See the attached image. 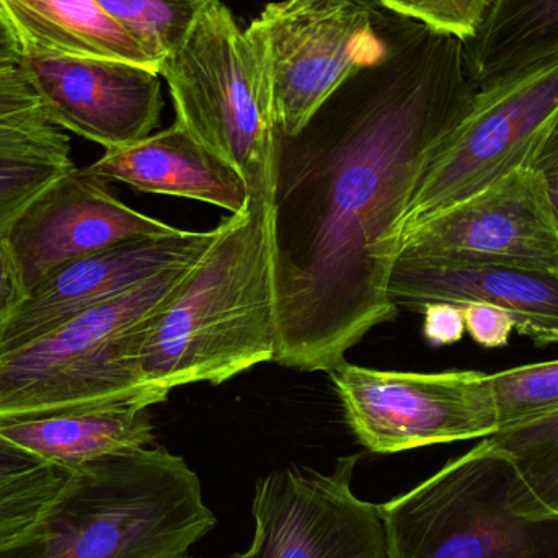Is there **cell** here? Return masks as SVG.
Masks as SVG:
<instances>
[{"label": "cell", "mask_w": 558, "mask_h": 558, "mask_svg": "<svg viewBox=\"0 0 558 558\" xmlns=\"http://www.w3.org/2000/svg\"><path fill=\"white\" fill-rule=\"evenodd\" d=\"M387 38L379 62L278 134L274 363L289 369L328 373L399 314L389 279L410 199L478 90L458 36L390 13Z\"/></svg>", "instance_id": "cell-1"}, {"label": "cell", "mask_w": 558, "mask_h": 558, "mask_svg": "<svg viewBox=\"0 0 558 558\" xmlns=\"http://www.w3.org/2000/svg\"><path fill=\"white\" fill-rule=\"evenodd\" d=\"M218 229L144 347V383L160 392L219 386L277 356L271 205L251 196Z\"/></svg>", "instance_id": "cell-2"}, {"label": "cell", "mask_w": 558, "mask_h": 558, "mask_svg": "<svg viewBox=\"0 0 558 558\" xmlns=\"http://www.w3.org/2000/svg\"><path fill=\"white\" fill-rule=\"evenodd\" d=\"M198 262L162 271L0 356V422L166 402L169 393L144 383V347Z\"/></svg>", "instance_id": "cell-3"}, {"label": "cell", "mask_w": 558, "mask_h": 558, "mask_svg": "<svg viewBox=\"0 0 558 558\" xmlns=\"http://www.w3.org/2000/svg\"><path fill=\"white\" fill-rule=\"evenodd\" d=\"M216 523L185 459L114 452L72 469L41 524L43 558H180Z\"/></svg>", "instance_id": "cell-4"}, {"label": "cell", "mask_w": 558, "mask_h": 558, "mask_svg": "<svg viewBox=\"0 0 558 558\" xmlns=\"http://www.w3.org/2000/svg\"><path fill=\"white\" fill-rule=\"evenodd\" d=\"M379 511L386 558H558V514L490 438Z\"/></svg>", "instance_id": "cell-5"}, {"label": "cell", "mask_w": 558, "mask_h": 558, "mask_svg": "<svg viewBox=\"0 0 558 558\" xmlns=\"http://www.w3.org/2000/svg\"><path fill=\"white\" fill-rule=\"evenodd\" d=\"M177 121L274 205L278 131L264 62L231 10L213 3L159 68Z\"/></svg>", "instance_id": "cell-6"}, {"label": "cell", "mask_w": 558, "mask_h": 558, "mask_svg": "<svg viewBox=\"0 0 558 558\" xmlns=\"http://www.w3.org/2000/svg\"><path fill=\"white\" fill-rule=\"evenodd\" d=\"M557 114L558 54L478 88L423 172L403 218L402 238L527 167Z\"/></svg>", "instance_id": "cell-7"}, {"label": "cell", "mask_w": 558, "mask_h": 558, "mask_svg": "<svg viewBox=\"0 0 558 558\" xmlns=\"http://www.w3.org/2000/svg\"><path fill=\"white\" fill-rule=\"evenodd\" d=\"M245 32L267 71L282 136H294L348 77L389 48L387 15L371 0L268 3Z\"/></svg>", "instance_id": "cell-8"}, {"label": "cell", "mask_w": 558, "mask_h": 558, "mask_svg": "<svg viewBox=\"0 0 558 558\" xmlns=\"http://www.w3.org/2000/svg\"><path fill=\"white\" fill-rule=\"evenodd\" d=\"M328 374L348 425L376 454L485 439L500 432L490 373H409L343 361Z\"/></svg>", "instance_id": "cell-9"}, {"label": "cell", "mask_w": 558, "mask_h": 558, "mask_svg": "<svg viewBox=\"0 0 558 558\" xmlns=\"http://www.w3.org/2000/svg\"><path fill=\"white\" fill-rule=\"evenodd\" d=\"M399 257L558 274V219L543 179L531 167L501 177L403 235Z\"/></svg>", "instance_id": "cell-10"}, {"label": "cell", "mask_w": 558, "mask_h": 558, "mask_svg": "<svg viewBox=\"0 0 558 558\" xmlns=\"http://www.w3.org/2000/svg\"><path fill=\"white\" fill-rule=\"evenodd\" d=\"M360 456L333 471L286 468L255 485L254 541L232 558H386L379 507L351 488Z\"/></svg>", "instance_id": "cell-11"}, {"label": "cell", "mask_w": 558, "mask_h": 558, "mask_svg": "<svg viewBox=\"0 0 558 558\" xmlns=\"http://www.w3.org/2000/svg\"><path fill=\"white\" fill-rule=\"evenodd\" d=\"M19 69L52 124L107 150L144 140L159 124L163 100L157 69L33 54H22Z\"/></svg>", "instance_id": "cell-12"}, {"label": "cell", "mask_w": 558, "mask_h": 558, "mask_svg": "<svg viewBox=\"0 0 558 558\" xmlns=\"http://www.w3.org/2000/svg\"><path fill=\"white\" fill-rule=\"evenodd\" d=\"M213 231L137 238L69 262L41 279L0 327V356L26 347L95 305L126 294L162 271L198 260Z\"/></svg>", "instance_id": "cell-13"}, {"label": "cell", "mask_w": 558, "mask_h": 558, "mask_svg": "<svg viewBox=\"0 0 558 558\" xmlns=\"http://www.w3.org/2000/svg\"><path fill=\"white\" fill-rule=\"evenodd\" d=\"M87 169L69 170L28 206L9 241L26 294L56 268L137 238L180 229L130 208Z\"/></svg>", "instance_id": "cell-14"}, {"label": "cell", "mask_w": 558, "mask_h": 558, "mask_svg": "<svg viewBox=\"0 0 558 558\" xmlns=\"http://www.w3.org/2000/svg\"><path fill=\"white\" fill-rule=\"evenodd\" d=\"M389 298L397 308L420 314L438 302L494 305L513 318L518 333L539 347L558 344V274L399 257Z\"/></svg>", "instance_id": "cell-15"}, {"label": "cell", "mask_w": 558, "mask_h": 558, "mask_svg": "<svg viewBox=\"0 0 558 558\" xmlns=\"http://www.w3.org/2000/svg\"><path fill=\"white\" fill-rule=\"evenodd\" d=\"M88 172L137 192L208 203L238 215L251 198L241 173L206 149L182 123L130 146L108 149Z\"/></svg>", "instance_id": "cell-16"}, {"label": "cell", "mask_w": 558, "mask_h": 558, "mask_svg": "<svg viewBox=\"0 0 558 558\" xmlns=\"http://www.w3.org/2000/svg\"><path fill=\"white\" fill-rule=\"evenodd\" d=\"M22 54L108 59L157 69L146 49L97 0H0Z\"/></svg>", "instance_id": "cell-17"}, {"label": "cell", "mask_w": 558, "mask_h": 558, "mask_svg": "<svg viewBox=\"0 0 558 558\" xmlns=\"http://www.w3.org/2000/svg\"><path fill=\"white\" fill-rule=\"evenodd\" d=\"M0 439L45 461L78 468L154 442L149 409L104 407L0 422Z\"/></svg>", "instance_id": "cell-18"}, {"label": "cell", "mask_w": 558, "mask_h": 558, "mask_svg": "<svg viewBox=\"0 0 558 558\" xmlns=\"http://www.w3.org/2000/svg\"><path fill=\"white\" fill-rule=\"evenodd\" d=\"M74 167L71 140L43 107L0 120V235Z\"/></svg>", "instance_id": "cell-19"}, {"label": "cell", "mask_w": 558, "mask_h": 558, "mask_svg": "<svg viewBox=\"0 0 558 558\" xmlns=\"http://www.w3.org/2000/svg\"><path fill=\"white\" fill-rule=\"evenodd\" d=\"M477 88L558 54V0H494L465 41Z\"/></svg>", "instance_id": "cell-20"}, {"label": "cell", "mask_w": 558, "mask_h": 558, "mask_svg": "<svg viewBox=\"0 0 558 558\" xmlns=\"http://www.w3.org/2000/svg\"><path fill=\"white\" fill-rule=\"evenodd\" d=\"M71 477L72 469L0 439V549L38 533Z\"/></svg>", "instance_id": "cell-21"}, {"label": "cell", "mask_w": 558, "mask_h": 558, "mask_svg": "<svg viewBox=\"0 0 558 558\" xmlns=\"http://www.w3.org/2000/svg\"><path fill=\"white\" fill-rule=\"evenodd\" d=\"M144 49L160 62L179 49L203 13L219 0H97Z\"/></svg>", "instance_id": "cell-22"}, {"label": "cell", "mask_w": 558, "mask_h": 558, "mask_svg": "<svg viewBox=\"0 0 558 558\" xmlns=\"http://www.w3.org/2000/svg\"><path fill=\"white\" fill-rule=\"evenodd\" d=\"M490 439L513 459L543 507L558 514V410L500 429Z\"/></svg>", "instance_id": "cell-23"}, {"label": "cell", "mask_w": 558, "mask_h": 558, "mask_svg": "<svg viewBox=\"0 0 558 558\" xmlns=\"http://www.w3.org/2000/svg\"><path fill=\"white\" fill-rule=\"evenodd\" d=\"M500 429L558 410V360L490 373Z\"/></svg>", "instance_id": "cell-24"}, {"label": "cell", "mask_w": 558, "mask_h": 558, "mask_svg": "<svg viewBox=\"0 0 558 558\" xmlns=\"http://www.w3.org/2000/svg\"><path fill=\"white\" fill-rule=\"evenodd\" d=\"M380 9L438 32L474 38L494 0H373Z\"/></svg>", "instance_id": "cell-25"}, {"label": "cell", "mask_w": 558, "mask_h": 558, "mask_svg": "<svg viewBox=\"0 0 558 558\" xmlns=\"http://www.w3.org/2000/svg\"><path fill=\"white\" fill-rule=\"evenodd\" d=\"M464 314L465 330L475 343L488 350L507 347L511 335L517 331L513 318L494 305L468 304L464 305Z\"/></svg>", "instance_id": "cell-26"}, {"label": "cell", "mask_w": 558, "mask_h": 558, "mask_svg": "<svg viewBox=\"0 0 558 558\" xmlns=\"http://www.w3.org/2000/svg\"><path fill=\"white\" fill-rule=\"evenodd\" d=\"M423 335L433 347H448L462 340L465 330L464 305L438 302L423 308Z\"/></svg>", "instance_id": "cell-27"}, {"label": "cell", "mask_w": 558, "mask_h": 558, "mask_svg": "<svg viewBox=\"0 0 558 558\" xmlns=\"http://www.w3.org/2000/svg\"><path fill=\"white\" fill-rule=\"evenodd\" d=\"M28 298L9 235H0V327Z\"/></svg>", "instance_id": "cell-28"}, {"label": "cell", "mask_w": 558, "mask_h": 558, "mask_svg": "<svg viewBox=\"0 0 558 558\" xmlns=\"http://www.w3.org/2000/svg\"><path fill=\"white\" fill-rule=\"evenodd\" d=\"M41 107L19 65L0 69V120Z\"/></svg>", "instance_id": "cell-29"}, {"label": "cell", "mask_w": 558, "mask_h": 558, "mask_svg": "<svg viewBox=\"0 0 558 558\" xmlns=\"http://www.w3.org/2000/svg\"><path fill=\"white\" fill-rule=\"evenodd\" d=\"M527 167L536 170L543 179L558 219V114L534 150Z\"/></svg>", "instance_id": "cell-30"}, {"label": "cell", "mask_w": 558, "mask_h": 558, "mask_svg": "<svg viewBox=\"0 0 558 558\" xmlns=\"http://www.w3.org/2000/svg\"><path fill=\"white\" fill-rule=\"evenodd\" d=\"M22 58L19 38L13 33L9 20L0 12V69L15 68Z\"/></svg>", "instance_id": "cell-31"}, {"label": "cell", "mask_w": 558, "mask_h": 558, "mask_svg": "<svg viewBox=\"0 0 558 558\" xmlns=\"http://www.w3.org/2000/svg\"><path fill=\"white\" fill-rule=\"evenodd\" d=\"M0 558H43L41 527L33 536L0 549Z\"/></svg>", "instance_id": "cell-32"}, {"label": "cell", "mask_w": 558, "mask_h": 558, "mask_svg": "<svg viewBox=\"0 0 558 558\" xmlns=\"http://www.w3.org/2000/svg\"><path fill=\"white\" fill-rule=\"evenodd\" d=\"M180 558H202V557H195V556H186V554H185V556H183V557H180Z\"/></svg>", "instance_id": "cell-33"}]
</instances>
